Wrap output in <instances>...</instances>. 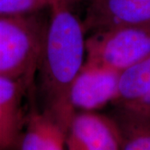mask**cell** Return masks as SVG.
<instances>
[{
  "instance_id": "obj_1",
  "label": "cell",
  "mask_w": 150,
  "mask_h": 150,
  "mask_svg": "<svg viewBox=\"0 0 150 150\" xmlns=\"http://www.w3.org/2000/svg\"><path fill=\"white\" fill-rule=\"evenodd\" d=\"M69 0H54L38 66L39 92L44 112L66 130L75 112L70 89L86 59V32Z\"/></svg>"
},
{
  "instance_id": "obj_2",
  "label": "cell",
  "mask_w": 150,
  "mask_h": 150,
  "mask_svg": "<svg viewBox=\"0 0 150 150\" xmlns=\"http://www.w3.org/2000/svg\"><path fill=\"white\" fill-rule=\"evenodd\" d=\"M42 12L0 15V77L31 83L48 23Z\"/></svg>"
},
{
  "instance_id": "obj_3",
  "label": "cell",
  "mask_w": 150,
  "mask_h": 150,
  "mask_svg": "<svg viewBox=\"0 0 150 150\" xmlns=\"http://www.w3.org/2000/svg\"><path fill=\"white\" fill-rule=\"evenodd\" d=\"M150 54V23L109 28L86 38V61L123 71Z\"/></svg>"
},
{
  "instance_id": "obj_4",
  "label": "cell",
  "mask_w": 150,
  "mask_h": 150,
  "mask_svg": "<svg viewBox=\"0 0 150 150\" xmlns=\"http://www.w3.org/2000/svg\"><path fill=\"white\" fill-rule=\"evenodd\" d=\"M119 76V71L85 60L70 89L74 112H98L108 104L112 105Z\"/></svg>"
},
{
  "instance_id": "obj_5",
  "label": "cell",
  "mask_w": 150,
  "mask_h": 150,
  "mask_svg": "<svg viewBox=\"0 0 150 150\" xmlns=\"http://www.w3.org/2000/svg\"><path fill=\"white\" fill-rule=\"evenodd\" d=\"M66 150H121L114 119L98 112H76L67 129Z\"/></svg>"
},
{
  "instance_id": "obj_6",
  "label": "cell",
  "mask_w": 150,
  "mask_h": 150,
  "mask_svg": "<svg viewBox=\"0 0 150 150\" xmlns=\"http://www.w3.org/2000/svg\"><path fill=\"white\" fill-rule=\"evenodd\" d=\"M86 33L150 23V0H91L82 20Z\"/></svg>"
},
{
  "instance_id": "obj_7",
  "label": "cell",
  "mask_w": 150,
  "mask_h": 150,
  "mask_svg": "<svg viewBox=\"0 0 150 150\" xmlns=\"http://www.w3.org/2000/svg\"><path fill=\"white\" fill-rule=\"evenodd\" d=\"M28 85L0 77V150H17L26 118L23 99Z\"/></svg>"
},
{
  "instance_id": "obj_8",
  "label": "cell",
  "mask_w": 150,
  "mask_h": 150,
  "mask_svg": "<svg viewBox=\"0 0 150 150\" xmlns=\"http://www.w3.org/2000/svg\"><path fill=\"white\" fill-rule=\"evenodd\" d=\"M67 130L43 110L26 116L17 150H66Z\"/></svg>"
},
{
  "instance_id": "obj_9",
  "label": "cell",
  "mask_w": 150,
  "mask_h": 150,
  "mask_svg": "<svg viewBox=\"0 0 150 150\" xmlns=\"http://www.w3.org/2000/svg\"><path fill=\"white\" fill-rule=\"evenodd\" d=\"M112 118L118 126L121 150H150V115L115 107Z\"/></svg>"
},
{
  "instance_id": "obj_10",
  "label": "cell",
  "mask_w": 150,
  "mask_h": 150,
  "mask_svg": "<svg viewBox=\"0 0 150 150\" xmlns=\"http://www.w3.org/2000/svg\"><path fill=\"white\" fill-rule=\"evenodd\" d=\"M150 92V54L120 72L114 107H129Z\"/></svg>"
},
{
  "instance_id": "obj_11",
  "label": "cell",
  "mask_w": 150,
  "mask_h": 150,
  "mask_svg": "<svg viewBox=\"0 0 150 150\" xmlns=\"http://www.w3.org/2000/svg\"><path fill=\"white\" fill-rule=\"evenodd\" d=\"M54 0H0V15H22L48 9Z\"/></svg>"
},
{
  "instance_id": "obj_12",
  "label": "cell",
  "mask_w": 150,
  "mask_h": 150,
  "mask_svg": "<svg viewBox=\"0 0 150 150\" xmlns=\"http://www.w3.org/2000/svg\"><path fill=\"white\" fill-rule=\"evenodd\" d=\"M120 108H131L134 109L139 112L148 113L150 115V92L144 96L141 100L135 103L134 104L129 106V107H120Z\"/></svg>"
},
{
  "instance_id": "obj_13",
  "label": "cell",
  "mask_w": 150,
  "mask_h": 150,
  "mask_svg": "<svg viewBox=\"0 0 150 150\" xmlns=\"http://www.w3.org/2000/svg\"><path fill=\"white\" fill-rule=\"evenodd\" d=\"M90 1L91 0H69V2L72 5L77 4H81V3H88V4Z\"/></svg>"
}]
</instances>
